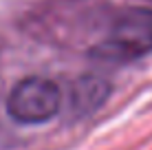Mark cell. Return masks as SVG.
<instances>
[{"instance_id":"cell-1","label":"cell","mask_w":152,"mask_h":150,"mask_svg":"<svg viewBox=\"0 0 152 150\" xmlns=\"http://www.w3.org/2000/svg\"><path fill=\"white\" fill-rule=\"evenodd\" d=\"M152 51V9H130L113 22L95 55L108 62H130Z\"/></svg>"},{"instance_id":"cell-2","label":"cell","mask_w":152,"mask_h":150,"mask_svg":"<svg viewBox=\"0 0 152 150\" xmlns=\"http://www.w3.org/2000/svg\"><path fill=\"white\" fill-rule=\"evenodd\" d=\"M62 93L46 77H24L13 86L7 100V110L20 124H42L57 115Z\"/></svg>"}]
</instances>
